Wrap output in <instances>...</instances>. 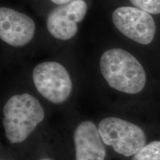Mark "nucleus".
Listing matches in <instances>:
<instances>
[{"mask_svg":"<svg viewBox=\"0 0 160 160\" xmlns=\"http://www.w3.org/2000/svg\"><path fill=\"white\" fill-rule=\"evenodd\" d=\"M37 25L31 16L8 6L0 7V39L14 48L27 47L34 39Z\"/></svg>","mask_w":160,"mask_h":160,"instance_id":"nucleus-7","label":"nucleus"},{"mask_svg":"<svg viewBox=\"0 0 160 160\" xmlns=\"http://www.w3.org/2000/svg\"><path fill=\"white\" fill-rule=\"evenodd\" d=\"M132 6L151 15L160 14V0H128Z\"/></svg>","mask_w":160,"mask_h":160,"instance_id":"nucleus-10","label":"nucleus"},{"mask_svg":"<svg viewBox=\"0 0 160 160\" xmlns=\"http://www.w3.org/2000/svg\"><path fill=\"white\" fill-rule=\"evenodd\" d=\"M98 129L104 143L125 157H131L146 145L143 130L135 124L117 117L103 119Z\"/></svg>","mask_w":160,"mask_h":160,"instance_id":"nucleus-5","label":"nucleus"},{"mask_svg":"<svg viewBox=\"0 0 160 160\" xmlns=\"http://www.w3.org/2000/svg\"><path fill=\"white\" fill-rule=\"evenodd\" d=\"M88 0H74L65 5L53 6L46 13L45 28L52 38L69 42L77 37L80 25L87 17Z\"/></svg>","mask_w":160,"mask_h":160,"instance_id":"nucleus-6","label":"nucleus"},{"mask_svg":"<svg viewBox=\"0 0 160 160\" xmlns=\"http://www.w3.org/2000/svg\"><path fill=\"white\" fill-rule=\"evenodd\" d=\"M99 70L111 88L128 94L141 92L146 84L143 66L127 50L111 46L104 50L99 60Z\"/></svg>","mask_w":160,"mask_h":160,"instance_id":"nucleus-1","label":"nucleus"},{"mask_svg":"<svg viewBox=\"0 0 160 160\" xmlns=\"http://www.w3.org/2000/svg\"><path fill=\"white\" fill-rule=\"evenodd\" d=\"M37 91L53 104L68 99L73 91V82L68 71L57 61H45L35 66L32 73Z\"/></svg>","mask_w":160,"mask_h":160,"instance_id":"nucleus-4","label":"nucleus"},{"mask_svg":"<svg viewBox=\"0 0 160 160\" xmlns=\"http://www.w3.org/2000/svg\"><path fill=\"white\" fill-rule=\"evenodd\" d=\"M131 160H160V141H153L145 145Z\"/></svg>","mask_w":160,"mask_h":160,"instance_id":"nucleus-9","label":"nucleus"},{"mask_svg":"<svg viewBox=\"0 0 160 160\" xmlns=\"http://www.w3.org/2000/svg\"><path fill=\"white\" fill-rule=\"evenodd\" d=\"M45 118V111L37 98L28 93L15 94L3 108V126L11 143L27 139Z\"/></svg>","mask_w":160,"mask_h":160,"instance_id":"nucleus-2","label":"nucleus"},{"mask_svg":"<svg viewBox=\"0 0 160 160\" xmlns=\"http://www.w3.org/2000/svg\"><path fill=\"white\" fill-rule=\"evenodd\" d=\"M72 1H74V0H48V2L53 6L55 5H65V4L69 3Z\"/></svg>","mask_w":160,"mask_h":160,"instance_id":"nucleus-11","label":"nucleus"},{"mask_svg":"<svg viewBox=\"0 0 160 160\" xmlns=\"http://www.w3.org/2000/svg\"><path fill=\"white\" fill-rule=\"evenodd\" d=\"M42 160H49V159H42Z\"/></svg>","mask_w":160,"mask_h":160,"instance_id":"nucleus-12","label":"nucleus"},{"mask_svg":"<svg viewBox=\"0 0 160 160\" xmlns=\"http://www.w3.org/2000/svg\"><path fill=\"white\" fill-rule=\"evenodd\" d=\"M111 23L116 31L142 45L152 43L157 33L153 16L132 5L115 6L110 13Z\"/></svg>","mask_w":160,"mask_h":160,"instance_id":"nucleus-3","label":"nucleus"},{"mask_svg":"<svg viewBox=\"0 0 160 160\" xmlns=\"http://www.w3.org/2000/svg\"><path fill=\"white\" fill-rule=\"evenodd\" d=\"M76 160H105V144L99 129L91 121H84L77 126L74 135Z\"/></svg>","mask_w":160,"mask_h":160,"instance_id":"nucleus-8","label":"nucleus"}]
</instances>
